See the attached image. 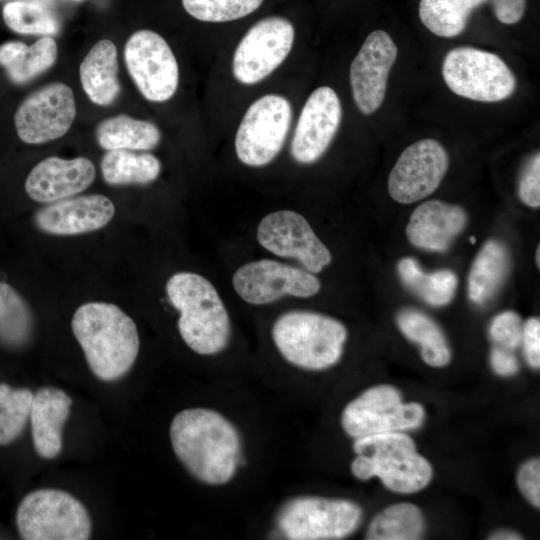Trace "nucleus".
Listing matches in <instances>:
<instances>
[{"label": "nucleus", "instance_id": "nucleus-1", "mask_svg": "<svg viewBox=\"0 0 540 540\" xmlns=\"http://www.w3.org/2000/svg\"><path fill=\"white\" fill-rule=\"evenodd\" d=\"M172 450L198 482L224 486L237 474L243 457L239 430L225 415L206 407L179 411L169 427Z\"/></svg>", "mask_w": 540, "mask_h": 540}, {"label": "nucleus", "instance_id": "nucleus-2", "mask_svg": "<svg viewBox=\"0 0 540 540\" xmlns=\"http://www.w3.org/2000/svg\"><path fill=\"white\" fill-rule=\"evenodd\" d=\"M71 328L96 378L114 382L133 367L140 347L133 319L113 303L87 302L73 314Z\"/></svg>", "mask_w": 540, "mask_h": 540}, {"label": "nucleus", "instance_id": "nucleus-3", "mask_svg": "<svg viewBox=\"0 0 540 540\" xmlns=\"http://www.w3.org/2000/svg\"><path fill=\"white\" fill-rule=\"evenodd\" d=\"M166 293L179 312V334L193 352L213 356L227 347L231 336L230 317L207 278L193 272L175 273L166 283Z\"/></svg>", "mask_w": 540, "mask_h": 540}, {"label": "nucleus", "instance_id": "nucleus-4", "mask_svg": "<svg viewBox=\"0 0 540 540\" xmlns=\"http://www.w3.org/2000/svg\"><path fill=\"white\" fill-rule=\"evenodd\" d=\"M356 457L351 472L359 480L378 477L383 485L398 493H415L432 478L430 463L420 455L413 440L402 432H387L356 438Z\"/></svg>", "mask_w": 540, "mask_h": 540}, {"label": "nucleus", "instance_id": "nucleus-5", "mask_svg": "<svg viewBox=\"0 0 540 540\" xmlns=\"http://www.w3.org/2000/svg\"><path fill=\"white\" fill-rule=\"evenodd\" d=\"M271 337L279 354L289 364L318 371L332 367L340 360L347 330L330 316L292 310L275 320Z\"/></svg>", "mask_w": 540, "mask_h": 540}, {"label": "nucleus", "instance_id": "nucleus-6", "mask_svg": "<svg viewBox=\"0 0 540 540\" xmlns=\"http://www.w3.org/2000/svg\"><path fill=\"white\" fill-rule=\"evenodd\" d=\"M16 527L24 540H87L92 521L84 504L72 494L44 488L20 501Z\"/></svg>", "mask_w": 540, "mask_h": 540}, {"label": "nucleus", "instance_id": "nucleus-7", "mask_svg": "<svg viewBox=\"0 0 540 540\" xmlns=\"http://www.w3.org/2000/svg\"><path fill=\"white\" fill-rule=\"evenodd\" d=\"M361 507L347 499L302 495L279 508L275 525L289 540H338L360 525Z\"/></svg>", "mask_w": 540, "mask_h": 540}, {"label": "nucleus", "instance_id": "nucleus-8", "mask_svg": "<svg viewBox=\"0 0 540 540\" xmlns=\"http://www.w3.org/2000/svg\"><path fill=\"white\" fill-rule=\"evenodd\" d=\"M442 75L455 94L479 102H498L510 97L516 79L496 54L462 46L450 50L443 61Z\"/></svg>", "mask_w": 540, "mask_h": 540}, {"label": "nucleus", "instance_id": "nucleus-9", "mask_svg": "<svg viewBox=\"0 0 540 540\" xmlns=\"http://www.w3.org/2000/svg\"><path fill=\"white\" fill-rule=\"evenodd\" d=\"M292 121L289 100L266 94L246 110L235 135L238 159L249 167H263L280 153Z\"/></svg>", "mask_w": 540, "mask_h": 540}, {"label": "nucleus", "instance_id": "nucleus-10", "mask_svg": "<svg viewBox=\"0 0 540 540\" xmlns=\"http://www.w3.org/2000/svg\"><path fill=\"white\" fill-rule=\"evenodd\" d=\"M424 418L422 405L403 403L394 387L378 385L365 390L345 406L341 425L348 436L356 439L416 429Z\"/></svg>", "mask_w": 540, "mask_h": 540}, {"label": "nucleus", "instance_id": "nucleus-11", "mask_svg": "<svg viewBox=\"0 0 540 540\" xmlns=\"http://www.w3.org/2000/svg\"><path fill=\"white\" fill-rule=\"evenodd\" d=\"M124 62L140 94L150 102L170 100L179 85V66L166 40L158 33L141 29L127 39Z\"/></svg>", "mask_w": 540, "mask_h": 540}, {"label": "nucleus", "instance_id": "nucleus-12", "mask_svg": "<svg viewBox=\"0 0 540 540\" xmlns=\"http://www.w3.org/2000/svg\"><path fill=\"white\" fill-rule=\"evenodd\" d=\"M295 40L293 24L281 16L265 17L244 34L232 59V73L243 85H255L288 57Z\"/></svg>", "mask_w": 540, "mask_h": 540}, {"label": "nucleus", "instance_id": "nucleus-13", "mask_svg": "<svg viewBox=\"0 0 540 540\" xmlns=\"http://www.w3.org/2000/svg\"><path fill=\"white\" fill-rule=\"evenodd\" d=\"M232 285L238 296L251 305L270 304L285 296L308 298L321 288L313 273L271 259L242 265L233 274Z\"/></svg>", "mask_w": 540, "mask_h": 540}, {"label": "nucleus", "instance_id": "nucleus-14", "mask_svg": "<svg viewBox=\"0 0 540 540\" xmlns=\"http://www.w3.org/2000/svg\"><path fill=\"white\" fill-rule=\"evenodd\" d=\"M76 117L73 90L53 82L29 94L14 114L18 137L27 144H43L65 135Z\"/></svg>", "mask_w": 540, "mask_h": 540}, {"label": "nucleus", "instance_id": "nucleus-15", "mask_svg": "<svg viewBox=\"0 0 540 540\" xmlns=\"http://www.w3.org/2000/svg\"><path fill=\"white\" fill-rule=\"evenodd\" d=\"M259 244L274 255L294 258L311 273H319L331 263L332 256L309 222L291 210L266 215L257 227Z\"/></svg>", "mask_w": 540, "mask_h": 540}, {"label": "nucleus", "instance_id": "nucleus-16", "mask_svg": "<svg viewBox=\"0 0 540 540\" xmlns=\"http://www.w3.org/2000/svg\"><path fill=\"white\" fill-rule=\"evenodd\" d=\"M449 166L444 147L434 139H422L408 146L397 159L388 179L393 200L411 204L432 194Z\"/></svg>", "mask_w": 540, "mask_h": 540}, {"label": "nucleus", "instance_id": "nucleus-17", "mask_svg": "<svg viewBox=\"0 0 540 540\" xmlns=\"http://www.w3.org/2000/svg\"><path fill=\"white\" fill-rule=\"evenodd\" d=\"M342 119L337 93L328 86L316 88L299 115L290 152L300 164H312L322 157L333 141Z\"/></svg>", "mask_w": 540, "mask_h": 540}, {"label": "nucleus", "instance_id": "nucleus-18", "mask_svg": "<svg viewBox=\"0 0 540 540\" xmlns=\"http://www.w3.org/2000/svg\"><path fill=\"white\" fill-rule=\"evenodd\" d=\"M397 54V46L390 35L375 30L366 37L353 59L350 85L354 102L363 114H372L381 106Z\"/></svg>", "mask_w": 540, "mask_h": 540}, {"label": "nucleus", "instance_id": "nucleus-19", "mask_svg": "<svg viewBox=\"0 0 540 540\" xmlns=\"http://www.w3.org/2000/svg\"><path fill=\"white\" fill-rule=\"evenodd\" d=\"M114 214L115 206L105 195L72 196L40 208L35 214V224L47 234L78 235L103 228Z\"/></svg>", "mask_w": 540, "mask_h": 540}, {"label": "nucleus", "instance_id": "nucleus-20", "mask_svg": "<svg viewBox=\"0 0 540 540\" xmlns=\"http://www.w3.org/2000/svg\"><path fill=\"white\" fill-rule=\"evenodd\" d=\"M96 169L85 157L63 159L50 156L37 163L25 181V191L34 201L52 203L75 196L95 180Z\"/></svg>", "mask_w": 540, "mask_h": 540}, {"label": "nucleus", "instance_id": "nucleus-21", "mask_svg": "<svg viewBox=\"0 0 540 540\" xmlns=\"http://www.w3.org/2000/svg\"><path fill=\"white\" fill-rule=\"evenodd\" d=\"M467 222L463 208L439 200L419 205L411 214L406 235L411 244L430 251H445Z\"/></svg>", "mask_w": 540, "mask_h": 540}, {"label": "nucleus", "instance_id": "nucleus-22", "mask_svg": "<svg viewBox=\"0 0 540 540\" xmlns=\"http://www.w3.org/2000/svg\"><path fill=\"white\" fill-rule=\"evenodd\" d=\"M72 402L65 391L56 387L45 386L34 393L29 420L33 446L41 458L53 459L61 453L63 427Z\"/></svg>", "mask_w": 540, "mask_h": 540}, {"label": "nucleus", "instance_id": "nucleus-23", "mask_svg": "<svg viewBox=\"0 0 540 540\" xmlns=\"http://www.w3.org/2000/svg\"><path fill=\"white\" fill-rule=\"evenodd\" d=\"M79 76L82 89L92 103L113 104L121 93L115 44L108 39L96 42L83 58Z\"/></svg>", "mask_w": 540, "mask_h": 540}, {"label": "nucleus", "instance_id": "nucleus-24", "mask_svg": "<svg viewBox=\"0 0 540 540\" xmlns=\"http://www.w3.org/2000/svg\"><path fill=\"white\" fill-rule=\"evenodd\" d=\"M57 55V43L50 36H43L30 46L12 40L0 45V66L13 83L24 84L49 70Z\"/></svg>", "mask_w": 540, "mask_h": 540}, {"label": "nucleus", "instance_id": "nucleus-25", "mask_svg": "<svg viewBox=\"0 0 540 540\" xmlns=\"http://www.w3.org/2000/svg\"><path fill=\"white\" fill-rule=\"evenodd\" d=\"M95 138L98 145L107 151H146L158 146L161 132L150 121L120 114L99 122Z\"/></svg>", "mask_w": 540, "mask_h": 540}, {"label": "nucleus", "instance_id": "nucleus-26", "mask_svg": "<svg viewBox=\"0 0 540 540\" xmlns=\"http://www.w3.org/2000/svg\"><path fill=\"white\" fill-rule=\"evenodd\" d=\"M509 269V255L505 246L489 240L479 251L468 278V294L471 301L482 304L492 298Z\"/></svg>", "mask_w": 540, "mask_h": 540}, {"label": "nucleus", "instance_id": "nucleus-27", "mask_svg": "<svg viewBox=\"0 0 540 540\" xmlns=\"http://www.w3.org/2000/svg\"><path fill=\"white\" fill-rule=\"evenodd\" d=\"M100 169L104 181L109 185H145L159 177L161 163L150 153L109 150L101 159Z\"/></svg>", "mask_w": 540, "mask_h": 540}, {"label": "nucleus", "instance_id": "nucleus-28", "mask_svg": "<svg viewBox=\"0 0 540 540\" xmlns=\"http://www.w3.org/2000/svg\"><path fill=\"white\" fill-rule=\"evenodd\" d=\"M34 318L22 295L11 285L0 282V346L19 350L33 337Z\"/></svg>", "mask_w": 540, "mask_h": 540}, {"label": "nucleus", "instance_id": "nucleus-29", "mask_svg": "<svg viewBox=\"0 0 540 540\" xmlns=\"http://www.w3.org/2000/svg\"><path fill=\"white\" fill-rule=\"evenodd\" d=\"M397 324L400 331L421 349L422 359L432 367L446 366L450 361V349L437 324L427 315L416 310L399 313Z\"/></svg>", "mask_w": 540, "mask_h": 540}, {"label": "nucleus", "instance_id": "nucleus-30", "mask_svg": "<svg viewBox=\"0 0 540 540\" xmlns=\"http://www.w3.org/2000/svg\"><path fill=\"white\" fill-rule=\"evenodd\" d=\"M398 272L403 283L432 306L448 304L457 288V277L452 271L425 273L413 258L401 259Z\"/></svg>", "mask_w": 540, "mask_h": 540}, {"label": "nucleus", "instance_id": "nucleus-31", "mask_svg": "<svg viewBox=\"0 0 540 540\" xmlns=\"http://www.w3.org/2000/svg\"><path fill=\"white\" fill-rule=\"evenodd\" d=\"M424 530V519L417 506L396 503L388 506L371 521L366 539L369 540H415Z\"/></svg>", "mask_w": 540, "mask_h": 540}, {"label": "nucleus", "instance_id": "nucleus-32", "mask_svg": "<svg viewBox=\"0 0 540 540\" xmlns=\"http://www.w3.org/2000/svg\"><path fill=\"white\" fill-rule=\"evenodd\" d=\"M7 27L18 34L52 36L59 32L55 15L34 0H13L2 9Z\"/></svg>", "mask_w": 540, "mask_h": 540}, {"label": "nucleus", "instance_id": "nucleus-33", "mask_svg": "<svg viewBox=\"0 0 540 540\" xmlns=\"http://www.w3.org/2000/svg\"><path fill=\"white\" fill-rule=\"evenodd\" d=\"M33 395L28 388H13L0 383V446L11 444L23 433Z\"/></svg>", "mask_w": 540, "mask_h": 540}, {"label": "nucleus", "instance_id": "nucleus-34", "mask_svg": "<svg viewBox=\"0 0 540 540\" xmlns=\"http://www.w3.org/2000/svg\"><path fill=\"white\" fill-rule=\"evenodd\" d=\"M471 12L453 0H420L419 17L437 36L451 38L461 34Z\"/></svg>", "mask_w": 540, "mask_h": 540}, {"label": "nucleus", "instance_id": "nucleus-35", "mask_svg": "<svg viewBox=\"0 0 540 540\" xmlns=\"http://www.w3.org/2000/svg\"><path fill=\"white\" fill-rule=\"evenodd\" d=\"M262 3L263 0H182L190 16L211 23L243 18L256 11Z\"/></svg>", "mask_w": 540, "mask_h": 540}, {"label": "nucleus", "instance_id": "nucleus-36", "mask_svg": "<svg viewBox=\"0 0 540 540\" xmlns=\"http://www.w3.org/2000/svg\"><path fill=\"white\" fill-rule=\"evenodd\" d=\"M522 329L519 315L513 311H505L494 317L489 333L498 347L510 351L521 344Z\"/></svg>", "mask_w": 540, "mask_h": 540}, {"label": "nucleus", "instance_id": "nucleus-37", "mask_svg": "<svg viewBox=\"0 0 540 540\" xmlns=\"http://www.w3.org/2000/svg\"><path fill=\"white\" fill-rule=\"evenodd\" d=\"M519 197L529 207L540 205V155L534 154L526 164L519 182Z\"/></svg>", "mask_w": 540, "mask_h": 540}, {"label": "nucleus", "instance_id": "nucleus-38", "mask_svg": "<svg viewBox=\"0 0 540 540\" xmlns=\"http://www.w3.org/2000/svg\"><path fill=\"white\" fill-rule=\"evenodd\" d=\"M521 493L535 507L540 506V462L534 458L525 462L517 474Z\"/></svg>", "mask_w": 540, "mask_h": 540}, {"label": "nucleus", "instance_id": "nucleus-39", "mask_svg": "<svg viewBox=\"0 0 540 540\" xmlns=\"http://www.w3.org/2000/svg\"><path fill=\"white\" fill-rule=\"evenodd\" d=\"M527 362L533 368L540 366V321L537 318L528 319L523 325L522 340Z\"/></svg>", "mask_w": 540, "mask_h": 540}, {"label": "nucleus", "instance_id": "nucleus-40", "mask_svg": "<svg viewBox=\"0 0 540 540\" xmlns=\"http://www.w3.org/2000/svg\"><path fill=\"white\" fill-rule=\"evenodd\" d=\"M496 18L504 24L519 22L526 9V0H489Z\"/></svg>", "mask_w": 540, "mask_h": 540}, {"label": "nucleus", "instance_id": "nucleus-41", "mask_svg": "<svg viewBox=\"0 0 540 540\" xmlns=\"http://www.w3.org/2000/svg\"><path fill=\"white\" fill-rule=\"evenodd\" d=\"M490 363L493 370L501 376H512L519 370L516 357L509 350L496 347L490 354Z\"/></svg>", "mask_w": 540, "mask_h": 540}, {"label": "nucleus", "instance_id": "nucleus-42", "mask_svg": "<svg viewBox=\"0 0 540 540\" xmlns=\"http://www.w3.org/2000/svg\"><path fill=\"white\" fill-rule=\"evenodd\" d=\"M490 539H496V540H516L521 539V536L515 532L508 531V530H502L495 532Z\"/></svg>", "mask_w": 540, "mask_h": 540}, {"label": "nucleus", "instance_id": "nucleus-43", "mask_svg": "<svg viewBox=\"0 0 540 540\" xmlns=\"http://www.w3.org/2000/svg\"><path fill=\"white\" fill-rule=\"evenodd\" d=\"M453 1L458 3L460 6H462L469 12H472L475 8L484 4L488 0H453Z\"/></svg>", "mask_w": 540, "mask_h": 540}, {"label": "nucleus", "instance_id": "nucleus-44", "mask_svg": "<svg viewBox=\"0 0 540 540\" xmlns=\"http://www.w3.org/2000/svg\"><path fill=\"white\" fill-rule=\"evenodd\" d=\"M540 248L538 247L537 248V253H536V256H537V266L539 267V256H540V252H539Z\"/></svg>", "mask_w": 540, "mask_h": 540}, {"label": "nucleus", "instance_id": "nucleus-45", "mask_svg": "<svg viewBox=\"0 0 540 540\" xmlns=\"http://www.w3.org/2000/svg\"><path fill=\"white\" fill-rule=\"evenodd\" d=\"M74 1H83V0H74Z\"/></svg>", "mask_w": 540, "mask_h": 540}]
</instances>
